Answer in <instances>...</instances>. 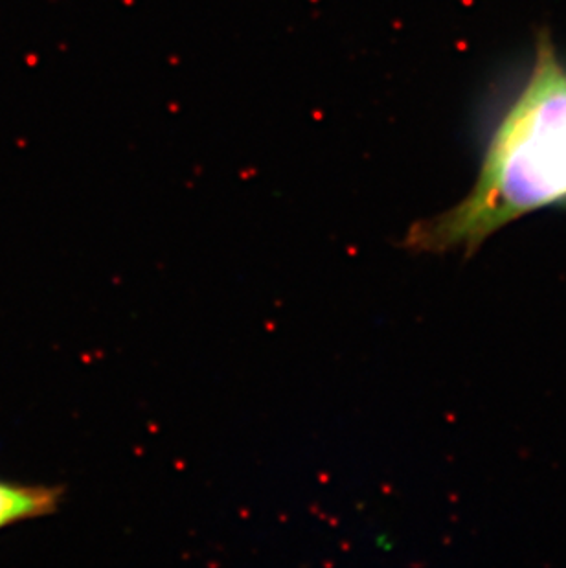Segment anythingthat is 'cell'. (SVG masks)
<instances>
[{
  "mask_svg": "<svg viewBox=\"0 0 566 568\" xmlns=\"http://www.w3.org/2000/svg\"><path fill=\"white\" fill-rule=\"evenodd\" d=\"M566 206V61L543 34L532 70L487 140L467 196L406 232L412 252L471 256L517 219Z\"/></svg>",
  "mask_w": 566,
  "mask_h": 568,
  "instance_id": "1",
  "label": "cell"
},
{
  "mask_svg": "<svg viewBox=\"0 0 566 568\" xmlns=\"http://www.w3.org/2000/svg\"><path fill=\"white\" fill-rule=\"evenodd\" d=\"M63 489L43 484H21L0 478V530L56 513Z\"/></svg>",
  "mask_w": 566,
  "mask_h": 568,
  "instance_id": "2",
  "label": "cell"
}]
</instances>
